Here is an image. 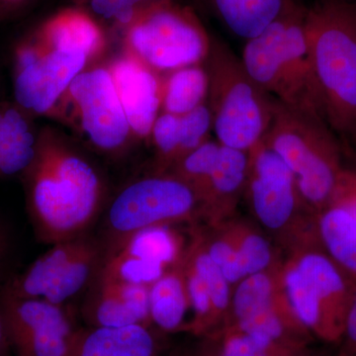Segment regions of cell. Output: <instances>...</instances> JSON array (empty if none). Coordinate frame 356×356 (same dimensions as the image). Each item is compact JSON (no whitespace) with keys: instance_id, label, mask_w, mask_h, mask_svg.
Wrapping results in <instances>:
<instances>
[{"instance_id":"obj_17","label":"cell","mask_w":356,"mask_h":356,"mask_svg":"<svg viewBox=\"0 0 356 356\" xmlns=\"http://www.w3.org/2000/svg\"><path fill=\"white\" fill-rule=\"evenodd\" d=\"M35 38L67 50L81 51L91 60L106 44L102 25L81 8H65L54 14L32 33Z\"/></svg>"},{"instance_id":"obj_2","label":"cell","mask_w":356,"mask_h":356,"mask_svg":"<svg viewBox=\"0 0 356 356\" xmlns=\"http://www.w3.org/2000/svg\"><path fill=\"white\" fill-rule=\"evenodd\" d=\"M306 34L323 116L348 145L356 134V2L309 7Z\"/></svg>"},{"instance_id":"obj_9","label":"cell","mask_w":356,"mask_h":356,"mask_svg":"<svg viewBox=\"0 0 356 356\" xmlns=\"http://www.w3.org/2000/svg\"><path fill=\"white\" fill-rule=\"evenodd\" d=\"M198 218H202L201 199L181 178L170 172L140 178L126 185L107 211L103 257L142 229Z\"/></svg>"},{"instance_id":"obj_37","label":"cell","mask_w":356,"mask_h":356,"mask_svg":"<svg viewBox=\"0 0 356 356\" xmlns=\"http://www.w3.org/2000/svg\"><path fill=\"white\" fill-rule=\"evenodd\" d=\"M348 146L353 147V149H355L356 153V134L355 137L353 138V140H350V144H348Z\"/></svg>"},{"instance_id":"obj_3","label":"cell","mask_w":356,"mask_h":356,"mask_svg":"<svg viewBox=\"0 0 356 356\" xmlns=\"http://www.w3.org/2000/svg\"><path fill=\"white\" fill-rule=\"evenodd\" d=\"M308 9L302 0H293L261 34L245 42L241 58L267 95L289 108L324 118L307 40Z\"/></svg>"},{"instance_id":"obj_21","label":"cell","mask_w":356,"mask_h":356,"mask_svg":"<svg viewBox=\"0 0 356 356\" xmlns=\"http://www.w3.org/2000/svg\"><path fill=\"white\" fill-rule=\"evenodd\" d=\"M231 34L248 40L270 25L293 0H200Z\"/></svg>"},{"instance_id":"obj_35","label":"cell","mask_w":356,"mask_h":356,"mask_svg":"<svg viewBox=\"0 0 356 356\" xmlns=\"http://www.w3.org/2000/svg\"><path fill=\"white\" fill-rule=\"evenodd\" d=\"M13 350V343H11L10 336H9L6 318L0 310V356H10Z\"/></svg>"},{"instance_id":"obj_34","label":"cell","mask_w":356,"mask_h":356,"mask_svg":"<svg viewBox=\"0 0 356 356\" xmlns=\"http://www.w3.org/2000/svg\"><path fill=\"white\" fill-rule=\"evenodd\" d=\"M32 0H0V22L21 13Z\"/></svg>"},{"instance_id":"obj_19","label":"cell","mask_w":356,"mask_h":356,"mask_svg":"<svg viewBox=\"0 0 356 356\" xmlns=\"http://www.w3.org/2000/svg\"><path fill=\"white\" fill-rule=\"evenodd\" d=\"M72 356H159V346L147 325L92 327L79 331Z\"/></svg>"},{"instance_id":"obj_6","label":"cell","mask_w":356,"mask_h":356,"mask_svg":"<svg viewBox=\"0 0 356 356\" xmlns=\"http://www.w3.org/2000/svg\"><path fill=\"white\" fill-rule=\"evenodd\" d=\"M282 280L290 305L313 337L341 343L356 283L314 241L290 252Z\"/></svg>"},{"instance_id":"obj_8","label":"cell","mask_w":356,"mask_h":356,"mask_svg":"<svg viewBox=\"0 0 356 356\" xmlns=\"http://www.w3.org/2000/svg\"><path fill=\"white\" fill-rule=\"evenodd\" d=\"M124 29L125 53L163 74L202 64L211 36L189 6L161 0L140 10Z\"/></svg>"},{"instance_id":"obj_30","label":"cell","mask_w":356,"mask_h":356,"mask_svg":"<svg viewBox=\"0 0 356 356\" xmlns=\"http://www.w3.org/2000/svg\"><path fill=\"white\" fill-rule=\"evenodd\" d=\"M161 0H91V10L104 20L125 28L143 9Z\"/></svg>"},{"instance_id":"obj_16","label":"cell","mask_w":356,"mask_h":356,"mask_svg":"<svg viewBox=\"0 0 356 356\" xmlns=\"http://www.w3.org/2000/svg\"><path fill=\"white\" fill-rule=\"evenodd\" d=\"M248 173V152L222 146L203 200L202 218L217 226L234 217L245 196Z\"/></svg>"},{"instance_id":"obj_13","label":"cell","mask_w":356,"mask_h":356,"mask_svg":"<svg viewBox=\"0 0 356 356\" xmlns=\"http://www.w3.org/2000/svg\"><path fill=\"white\" fill-rule=\"evenodd\" d=\"M185 248L172 225L151 227L134 234L103 257L98 274L149 287L181 261Z\"/></svg>"},{"instance_id":"obj_15","label":"cell","mask_w":356,"mask_h":356,"mask_svg":"<svg viewBox=\"0 0 356 356\" xmlns=\"http://www.w3.org/2000/svg\"><path fill=\"white\" fill-rule=\"evenodd\" d=\"M149 288L98 274L95 291L84 306V317L95 327L149 325Z\"/></svg>"},{"instance_id":"obj_32","label":"cell","mask_w":356,"mask_h":356,"mask_svg":"<svg viewBox=\"0 0 356 356\" xmlns=\"http://www.w3.org/2000/svg\"><path fill=\"white\" fill-rule=\"evenodd\" d=\"M195 337L196 341L177 348L170 356H227L219 332Z\"/></svg>"},{"instance_id":"obj_18","label":"cell","mask_w":356,"mask_h":356,"mask_svg":"<svg viewBox=\"0 0 356 356\" xmlns=\"http://www.w3.org/2000/svg\"><path fill=\"white\" fill-rule=\"evenodd\" d=\"M15 102H0V177L21 175L36 154L39 130Z\"/></svg>"},{"instance_id":"obj_5","label":"cell","mask_w":356,"mask_h":356,"mask_svg":"<svg viewBox=\"0 0 356 356\" xmlns=\"http://www.w3.org/2000/svg\"><path fill=\"white\" fill-rule=\"evenodd\" d=\"M203 64L209 79L207 104L216 140L222 146L250 151L268 130L276 100L257 86L242 58L222 40L211 37Z\"/></svg>"},{"instance_id":"obj_1","label":"cell","mask_w":356,"mask_h":356,"mask_svg":"<svg viewBox=\"0 0 356 356\" xmlns=\"http://www.w3.org/2000/svg\"><path fill=\"white\" fill-rule=\"evenodd\" d=\"M21 177L42 242L55 245L84 235L99 212L104 194L99 173L56 129H40L36 154Z\"/></svg>"},{"instance_id":"obj_38","label":"cell","mask_w":356,"mask_h":356,"mask_svg":"<svg viewBox=\"0 0 356 356\" xmlns=\"http://www.w3.org/2000/svg\"><path fill=\"white\" fill-rule=\"evenodd\" d=\"M337 356H346V355H341V353H339V355H337Z\"/></svg>"},{"instance_id":"obj_33","label":"cell","mask_w":356,"mask_h":356,"mask_svg":"<svg viewBox=\"0 0 356 356\" xmlns=\"http://www.w3.org/2000/svg\"><path fill=\"white\" fill-rule=\"evenodd\" d=\"M341 343H343V346L339 353L346 356H356V290L346 315Z\"/></svg>"},{"instance_id":"obj_36","label":"cell","mask_w":356,"mask_h":356,"mask_svg":"<svg viewBox=\"0 0 356 356\" xmlns=\"http://www.w3.org/2000/svg\"><path fill=\"white\" fill-rule=\"evenodd\" d=\"M7 252V236L6 229L3 228V225L0 222V268H1L2 264H3L4 259H6Z\"/></svg>"},{"instance_id":"obj_24","label":"cell","mask_w":356,"mask_h":356,"mask_svg":"<svg viewBox=\"0 0 356 356\" xmlns=\"http://www.w3.org/2000/svg\"><path fill=\"white\" fill-rule=\"evenodd\" d=\"M209 79L205 65L196 64L161 74V111L184 115L207 102Z\"/></svg>"},{"instance_id":"obj_4","label":"cell","mask_w":356,"mask_h":356,"mask_svg":"<svg viewBox=\"0 0 356 356\" xmlns=\"http://www.w3.org/2000/svg\"><path fill=\"white\" fill-rule=\"evenodd\" d=\"M262 140L291 170L308 209L315 215L324 209L344 168L343 145L325 119L276 100Z\"/></svg>"},{"instance_id":"obj_12","label":"cell","mask_w":356,"mask_h":356,"mask_svg":"<svg viewBox=\"0 0 356 356\" xmlns=\"http://www.w3.org/2000/svg\"><path fill=\"white\" fill-rule=\"evenodd\" d=\"M0 310L16 356H72L74 353L79 331L74 329L62 305L2 293Z\"/></svg>"},{"instance_id":"obj_29","label":"cell","mask_w":356,"mask_h":356,"mask_svg":"<svg viewBox=\"0 0 356 356\" xmlns=\"http://www.w3.org/2000/svg\"><path fill=\"white\" fill-rule=\"evenodd\" d=\"M198 232L204 248L211 259L221 269L232 288L247 277V271L238 259L235 248L221 229L218 227H210V232Z\"/></svg>"},{"instance_id":"obj_7","label":"cell","mask_w":356,"mask_h":356,"mask_svg":"<svg viewBox=\"0 0 356 356\" xmlns=\"http://www.w3.org/2000/svg\"><path fill=\"white\" fill-rule=\"evenodd\" d=\"M245 196L257 221L289 252L318 240L316 215L304 203L294 175L262 139L248 151Z\"/></svg>"},{"instance_id":"obj_20","label":"cell","mask_w":356,"mask_h":356,"mask_svg":"<svg viewBox=\"0 0 356 356\" xmlns=\"http://www.w3.org/2000/svg\"><path fill=\"white\" fill-rule=\"evenodd\" d=\"M89 240L83 235L55 243L24 273L14 278L3 293L18 298H43L49 288L62 277L70 262L88 245Z\"/></svg>"},{"instance_id":"obj_14","label":"cell","mask_w":356,"mask_h":356,"mask_svg":"<svg viewBox=\"0 0 356 356\" xmlns=\"http://www.w3.org/2000/svg\"><path fill=\"white\" fill-rule=\"evenodd\" d=\"M107 67L134 137L149 139L161 111V74L126 53Z\"/></svg>"},{"instance_id":"obj_26","label":"cell","mask_w":356,"mask_h":356,"mask_svg":"<svg viewBox=\"0 0 356 356\" xmlns=\"http://www.w3.org/2000/svg\"><path fill=\"white\" fill-rule=\"evenodd\" d=\"M219 332L222 348L227 356H307V346L275 341L248 334L236 325L228 324Z\"/></svg>"},{"instance_id":"obj_10","label":"cell","mask_w":356,"mask_h":356,"mask_svg":"<svg viewBox=\"0 0 356 356\" xmlns=\"http://www.w3.org/2000/svg\"><path fill=\"white\" fill-rule=\"evenodd\" d=\"M48 117L69 126L103 154H120L135 138L107 65L79 74Z\"/></svg>"},{"instance_id":"obj_28","label":"cell","mask_w":356,"mask_h":356,"mask_svg":"<svg viewBox=\"0 0 356 356\" xmlns=\"http://www.w3.org/2000/svg\"><path fill=\"white\" fill-rule=\"evenodd\" d=\"M149 140L156 149L154 172H170L180 156L182 144L181 116L161 112L154 121Z\"/></svg>"},{"instance_id":"obj_25","label":"cell","mask_w":356,"mask_h":356,"mask_svg":"<svg viewBox=\"0 0 356 356\" xmlns=\"http://www.w3.org/2000/svg\"><path fill=\"white\" fill-rule=\"evenodd\" d=\"M213 227L221 229L233 245L248 276L273 268L282 262L268 238L252 225L233 217Z\"/></svg>"},{"instance_id":"obj_39","label":"cell","mask_w":356,"mask_h":356,"mask_svg":"<svg viewBox=\"0 0 356 356\" xmlns=\"http://www.w3.org/2000/svg\"><path fill=\"white\" fill-rule=\"evenodd\" d=\"M83 1H88V2H90L91 0H83Z\"/></svg>"},{"instance_id":"obj_23","label":"cell","mask_w":356,"mask_h":356,"mask_svg":"<svg viewBox=\"0 0 356 356\" xmlns=\"http://www.w3.org/2000/svg\"><path fill=\"white\" fill-rule=\"evenodd\" d=\"M152 322L165 332L184 331L191 309L181 261L149 288Z\"/></svg>"},{"instance_id":"obj_31","label":"cell","mask_w":356,"mask_h":356,"mask_svg":"<svg viewBox=\"0 0 356 356\" xmlns=\"http://www.w3.org/2000/svg\"><path fill=\"white\" fill-rule=\"evenodd\" d=\"M339 206L356 220V170L346 168L337 178L329 204Z\"/></svg>"},{"instance_id":"obj_22","label":"cell","mask_w":356,"mask_h":356,"mask_svg":"<svg viewBox=\"0 0 356 356\" xmlns=\"http://www.w3.org/2000/svg\"><path fill=\"white\" fill-rule=\"evenodd\" d=\"M318 242L325 254L356 283V220L334 204L316 215Z\"/></svg>"},{"instance_id":"obj_40","label":"cell","mask_w":356,"mask_h":356,"mask_svg":"<svg viewBox=\"0 0 356 356\" xmlns=\"http://www.w3.org/2000/svg\"><path fill=\"white\" fill-rule=\"evenodd\" d=\"M307 356H314L313 355H307Z\"/></svg>"},{"instance_id":"obj_27","label":"cell","mask_w":356,"mask_h":356,"mask_svg":"<svg viewBox=\"0 0 356 356\" xmlns=\"http://www.w3.org/2000/svg\"><path fill=\"white\" fill-rule=\"evenodd\" d=\"M221 145L217 140L208 139L195 149L184 156L172 166L170 173L177 175L194 189L202 202L214 172Z\"/></svg>"},{"instance_id":"obj_11","label":"cell","mask_w":356,"mask_h":356,"mask_svg":"<svg viewBox=\"0 0 356 356\" xmlns=\"http://www.w3.org/2000/svg\"><path fill=\"white\" fill-rule=\"evenodd\" d=\"M90 60L81 51L44 43L30 35L13 51L14 102L32 117L49 116Z\"/></svg>"}]
</instances>
